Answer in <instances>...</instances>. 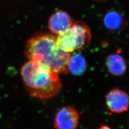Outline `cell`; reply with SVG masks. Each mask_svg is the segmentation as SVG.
I'll use <instances>...</instances> for the list:
<instances>
[{
  "instance_id": "obj_8",
  "label": "cell",
  "mask_w": 129,
  "mask_h": 129,
  "mask_svg": "<svg viewBox=\"0 0 129 129\" xmlns=\"http://www.w3.org/2000/svg\"><path fill=\"white\" fill-rule=\"evenodd\" d=\"M124 23V20L121 14L115 10L109 11L104 17L105 26L112 31L119 30L123 26Z\"/></svg>"
},
{
  "instance_id": "obj_10",
  "label": "cell",
  "mask_w": 129,
  "mask_h": 129,
  "mask_svg": "<svg viewBox=\"0 0 129 129\" xmlns=\"http://www.w3.org/2000/svg\"><path fill=\"white\" fill-rule=\"evenodd\" d=\"M99 129H111L110 127L106 126V125H102L101 127H100Z\"/></svg>"
},
{
  "instance_id": "obj_2",
  "label": "cell",
  "mask_w": 129,
  "mask_h": 129,
  "mask_svg": "<svg viewBox=\"0 0 129 129\" xmlns=\"http://www.w3.org/2000/svg\"><path fill=\"white\" fill-rule=\"evenodd\" d=\"M58 74L46 65L29 60L21 69L24 85L31 97L42 100L57 95L62 88Z\"/></svg>"
},
{
  "instance_id": "obj_4",
  "label": "cell",
  "mask_w": 129,
  "mask_h": 129,
  "mask_svg": "<svg viewBox=\"0 0 129 129\" xmlns=\"http://www.w3.org/2000/svg\"><path fill=\"white\" fill-rule=\"evenodd\" d=\"M79 119L78 112L73 107L64 106L56 113L54 126L55 129H77Z\"/></svg>"
},
{
  "instance_id": "obj_5",
  "label": "cell",
  "mask_w": 129,
  "mask_h": 129,
  "mask_svg": "<svg viewBox=\"0 0 129 129\" xmlns=\"http://www.w3.org/2000/svg\"><path fill=\"white\" fill-rule=\"evenodd\" d=\"M106 106L112 113L120 114L129 109V94L119 88H113L106 96Z\"/></svg>"
},
{
  "instance_id": "obj_3",
  "label": "cell",
  "mask_w": 129,
  "mask_h": 129,
  "mask_svg": "<svg viewBox=\"0 0 129 129\" xmlns=\"http://www.w3.org/2000/svg\"><path fill=\"white\" fill-rule=\"evenodd\" d=\"M91 38L88 26L83 22H77L65 32L57 35L56 42L60 49L70 53L88 46Z\"/></svg>"
},
{
  "instance_id": "obj_6",
  "label": "cell",
  "mask_w": 129,
  "mask_h": 129,
  "mask_svg": "<svg viewBox=\"0 0 129 129\" xmlns=\"http://www.w3.org/2000/svg\"><path fill=\"white\" fill-rule=\"evenodd\" d=\"M72 24L69 14L63 11H58L53 14L48 21V26L51 32L57 35L65 32Z\"/></svg>"
},
{
  "instance_id": "obj_1",
  "label": "cell",
  "mask_w": 129,
  "mask_h": 129,
  "mask_svg": "<svg viewBox=\"0 0 129 129\" xmlns=\"http://www.w3.org/2000/svg\"><path fill=\"white\" fill-rule=\"evenodd\" d=\"M24 54L28 59L46 65L56 74L69 72L68 62L71 55L60 49L56 37L53 35L44 34L32 37L26 44Z\"/></svg>"
},
{
  "instance_id": "obj_9",
  "label": "cell",
  "mask_w": 129,
  "mask_h": 129,
  "mask_svg": "<svg viewBox=\"0 0 129 129\" xmlns=\"http://www.w3.org/2000/svg\"><path fill=\"white\" fill-rule=\"evenodd\" d=\"M87 68V63L83 55L77 54L70 55L68 62L69 72L76 76H80L85 72Z\"/></svg>"
},
{
  "instance_id": "obj_7",
  "label": "cell",
  "mask_w": 129,
  "mask_h": 129,
  "mask_svg": "<svg viewBox=\"0 0 129 129\" xmlns=\"http://www.w3.org/2000/svg\"><path fill=\"white\" fill-rule=\"evenodd\" d=\"M106 67L109 72L113 76L119 77L126 73L127 69L126 61L122 55L111 54L106 57Z\"/></svg>"
}]
</instances>
